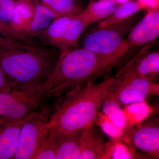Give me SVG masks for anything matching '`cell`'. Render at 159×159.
Returning <instances> with one entry per match:
<instances>
[{
    "label": "cell",
    "instance_id": "cell-1",
    "mask_svg": "<svg viewBox=\"0 0 159 159\" xmlns=\"http://www.w3.org/2000/svg\"><path fill=\"white\" fill-rule=\"evenodd\" d=\"M130 47L127 44L109 55L82 48L61 49L51 75L38 88L46 98L59 97L66 91L72 92L119 65Z\"/></svg>",
    "mask_w": 159,
    "mask_h": 159
},
{
    "label": "cell",
    "instance_id": "cell-2",
    "mask_svg": "<svg viewBox=\"0 0 159 159\" xmlns=\"http://www.w3.org/2000/svg\"><path fill=\"white\" fill-rule=\"evenodd\" d=\"M114 77L99 83L91 80L83 86L69 93L57 111L52 115L50 134L53 136L76 133L94 125L104 97Z\"/></svg>",
    "mask_w": 159,
    "mask_h": 159
},
{
    "label": "cell",
    "instance_id": "cell-3",
    "mask_svg": "<svg viewBox=\"0 0 159 159\" xmlns=\"http://www.w3.org/2000/svg\"><path fill=\"white\" fill-rule=\"evenodd\" d=\"M57 57L43 47L0 48V66L14 89L37 88L42 85L51 75Z\"/></svg>",
    "mask_w": 159,
    "mask_h": 159
},
{
    "label": "cell",
    "instance_id": "cell-4",
    "mask_svg": "<svg viewBox=\"0 0 159 159\" xmlns=\"http://www.w3.org/2000/svg\"><path fill=\"white\" fill-rule=\"evenodd\" d=\"M133 58L114 77L112 86L115 98L121 107L145 101L152 96H159V84L139 76Z\"/></svg>",
    "mask_w": 159,
    "mask_h": 159
},
{
    "label": "cell",
    "instance_id": "cell-5",
    "mask_svg": "<svg viewBox=\"0 0 159 159\" xmlns=\"http://www.w3.org/2000/svg\"><path fill=\"white\" fill-rule=\"evenodd\" d=\"M51 117L48 108L44 107L26 117L13 159H33L50 133L52 126Z\"/></svg>",
    "mask_w": 159,
    "mask_h": 159
},
{
    "label": "cell",
    "instance_id": "cell-6",
    "mask_svg": "<svg viewBox=\"0 0 159 159\" xmlns=\"http://www.w3.org/2000/svg\"><path fill=\"white\" fill-rule=\"evenodd\" d=\"M139 20V16L134 15L121 22L97 27L84 37L82 48L103 55L115 53L128 43L125 36Z\"/></svg>",
    "mask_w": 159,
    "mask_h": 159
},
{
    "label": "cell",
    "instance_id": "cell-7",
    "mask_svg": "<svg viewBox=\"0 0 159 159\" xmlns=\"http://www.w3.org/2000/svg\"><path fill=\"white\" fill-rule=\"evenodd\" d=\"M46 98L38 88L0 93V117L23 120L39 109Z\"/></svg>",
    "mask_w": 159,
    "mask_h": 159
},
{
    "label": "cell",
    "instance_id": "cell-8",
    "mask_svg": "<svg viewBox=\"0 0 159 159\" xmlns=\"http://www.w3.org/2000/svg\"><path fill=\"white\" fill-rule=\"evenodd\" d=\"M119 140L134 149L142 151L153 158H159L158 119L143 120L122 132Z\"/></svg>",
    "mask_w": 159,
    "mask_h": 159
},
{
    "label": "cell",
    "instance_id": "cell-9",
    "mask_svg": "<svg viewBox=\"0 0 159 159\" xmlns=\"http://www.w3.org/2000/svg\"><path fill=\"white\" fill-rule=\"evenodd\" d=\"M118 139L105 142L103 132L91 125L81 132L79 159H110Z\"/></svg>",
    "mask_w": 159,
    "mask_h": 159
},
{
    "label": "cell",
    "instance_id": "cell-10",
    "mask_svg": "<svg viewBox=\"0 0 159 159\" xmlns=\"http://www.w3.org/2000/svg\"><path fill=\"white\" fill-rule=\"evenodd\" d=\"M134 26L126 40L131 47H140L153 42L159 35V7L149 8Z\"/></svg>",
    "mask_w": 159,
    "mask_h": 159
},
{
    "label": "cell",
    "instance_id": "cell-11",
    "mask_svg": "<svg viewBox=\"0 0 159 159\" xmlns=\"http://www.w3.org/2000/svg\"><path fill=\"white\" fill-rule=\"evenodd\" d=\"M25 119L12 120L0 117V159H13Z\"/></svg>",
    "mask_w": 159,
    "mask_h": 159
},
{
    "label": "cell",
    "instance_id": "cell-12",
    "mask_svg": "<svg viewBox=\"0 0 159 159\" xmlns=\"http://www.w3.org/2000/svg\"><path fill=\"white\" fill-rule=\"evenodd\" d=\"M74 15H66L56 18L47 28L35 34L34 38L43 46L59 48L67 27Z\"/></svg>",
    "mask_w": 159,
    "mask_h": 159
},
{
    "label": "cell",
    "instance_id": "cell-13",
    "mask_svg": "<svg viewBox=\"0 0 159 159\" xmlns=\"http://www.w3.org/2000/svg\"><path fill=\"white\" fill-rule=\"evenodd\" d=\"M81 132L54 136L55 159H79Z\"/></svg>",
    "mask_w": 159,
    "mask_h": 159
},
{
    "label": "cell",
    "instance_id": "cell-14",
    "mask_svg": "<svg viewBox=\"0 0 159 159\" xmlns=\"http://www.w3.org/2000/svg\"><path fill=\"white\" fill-rule=\"evenodd\" d=\"M34 12V0H15L11 26L25 33L33 20Z\"/></svg>",
    "mask_w": 159,
    "mask_h": 159
},
{
    "label": "cell",
    "instance_id": "cell-15",
    "mask_svg": "<svg viewBox=\"0 0 159 159\" xmlns=\"http://www.w3.org/2000/svg\"><path fill=\"white\" fill-rule=\"evenodd\" d=\"M89 25L88 21L83 11L74 15L67 27L59 48H77L80 38Z\"/></svg>",
    "mask_w": 159,
    "mask_h": 159
},
{
    "label": "cell",
    "instance_id": "cell-16",
    "mask_svg": "<svg viewBox=\"0 0 159 159\" xmlns=\"http://www.w3.org/2000/svg\"><path fill=\"white\" fill-rule=\"evenodd\" d=\"M112 84L102 101L101 108L102 112L122 131L127 128V119L122 107L115 98Z\"/></svg>",
    "mask_w": 159,
    "mask_h": 159
},
{
    "label": "cell",
    "instance_id": "cell-17",
    "mask_svg": "<svg viewBox=\"0 0 159 159\" xmlns=\"http://www.w3.org/2000/svg\"><path fill=\"white\" fill-rule=\"evenodd\" d=\"M119 6L114 0H90L83 12L89 25L108 17Z\"/></svg>",
    "mask_w": 159,
    "mask_h": 159
},
{
    "label": "cell",
    "instance_id": "cell-18",
    "mask_svg": "<svg viewBox=\"0 0 159 159\" xmlns=\"http://www.w3.org/2000/svg\"><path fill=\"white\" fill-rule=\"evenodd\" d=\"M146 9L145 5L137 0L119 5L112 14L99 23L98 28H103L124 21L132 17L142 9Z\"/></svg>",
    "mask_w": 159,
    "mask_h": 159
},
{
    "label": "cell",
    "instance_id": "cell-19",
    "mask_svg": "<svg viewBox=\"0 0 159 159\" xmlns=\"http://www.w3.org/2000/svg\"><path fill=\"white\" fill-rule=\"evenodd\" d=\"M57 16L55 13L47 6L34 0V17L25 33L34 38L39 31L45 29Z\"/></svg>",
    "mask_w": 159,
    "mask_h": 159
},
{
    "label": "cell",
    "instance_id": "cell-20",
    "mask_svg": "<svg viewBox=\"0 0 159 159\" xmlns=\"http://www.w3.org/2000/svg\"><path fill=\"white\" fill-rule=\"evenodd\" d=\"M52 10L57 17L66 15H76L84 8L79 0H38Z\"/></svg>",
    "mask_w": 159,
    "mask_h": 159
},
{
    "label": "cell",
    "instance_id": "cell-21",
    "mask_svg": "<svg viewBox=\"0 0 159 159\" xmlns=\"http://www.w3.org/2000/svg\"><path fill=\"white\" fill-rule=\"evenodd\" d=\"M125 107L123 110L127 119V127L143 121L150 112V108L145 101L131 103Z\"/></svg>",
    "mask_w": 159,
    "mask_h": 159
},
{
    "label": "cell",
    "instance_id": "cell-22",
    "mask_svg": "<svg viewBox=\"0 0 159 159\" xmlns=\"http://www.w3.org/2000/svg\"><path fill=\"white\" fill-rule=\"evenodd\" d=\"M134 148L125 145L118 139L111 153L110 159H147Z\"/></svg>",
    "mask_w": 159,
    "mask_h": 159
},
{
    "label": "cell",
    "instance_id": "cell-23",
    "mask_svg": "<svg viewBox=\"0 0 159 159\" xmlns=\"http://www.w3.org/2000/svg\"><path fill=\"white\" fill-rule=\"evenodd\" d=\"M146 48L134 57L135 69L139 76L149 81H153L157 79L152 73L145 56Z\"/></svg>",
    "mask_w": 159,
    "mask_h": 159
},
{
    "label": "cell",
    "instance_id": "cell-24",
    "mask_svg": "<svg viewBox=\"0 0 159 159\" xmlns=\"http://www.w3.org/2000/svg\"><path fill=\"white\" fill-rule=\"evenodd\" d=\"M0 34L5 37L10 38L25 43L30 45H33L34 43V40L33 38L16 29L12 26L5 25L0 21Z\"/></svg>",
    "mask_w": 159,
    "mask_h": 159
},
{
    "label": "cell",
    "instance_id": "cell-25",
    "mask_svg": "<svg viewBox=\"0 0 159 159\" xmlns=\"http://www.w3.org/2000/svg\"><path fill=\"white\" fill-rule=\"evenodd\" d=\"M56 146L54 137L49 133L33 159H55Z\"/></svg>",
    "mask_w": 159,
    "mask_h": 159
},
{
    "label": "cell",
    "instance_id": "cell-26",
    "mask_svg": "<svg viewBox=\"0 0 159 159\" xmlns=\"http://www.w3.org/2000/svg\"><path fill=\"white\" fill-rule=\"evenodd\" d=\"M96 123L100 125L103 133L107 134L112 139H119L122 131L117 127L103 112H99Z\"/></svg>",
    "mask_w": 159,
    "mask_h": 159
},
{
    "label": "cell",
    "instance_id": "cell-27",
    "mask_svg": "<svg viewBox=\"0 0 159 159\" xmlns=\"http://www.w3.org/2000/svg\"><path fill=\"white\" fill-rule=\"evenodd\" d=\"M14 4L15 0H0V21L3 24L11 26Z\"/></svg>",
    "mask_w": 159,
    "mask_h": 159
},
{
    "label": "cell",
    "instance_id": "cell-28",
    "mask_svg": "<svg viewBox=\"0 0 159 159\" xmlns=\"http://www.w3.org/2000/svg\"><path fill=\"white\" fill-rule=\"evenodd\" d=\"M145 56L152 73L157 78L159 75V52H145Z\"/></svg>",
    "mask_w": 159,
    "mask_h": 159
},
{
    "label": "cell",
    "instance_id": "cell-29",
    "mask_svg": "<svg viewBox=\"0 0 159 159\" xmlns=\"http://www.w3.org/2000/svg\"><path fill=\"white\" fill-rule=\"evenodd\" d=\"M27 45H29L0 34V48L24 47Z\"/></svg>",
    "mask_w": 159,
    "mask_h": 159
},
{
    "label": "cell",
    "instance_id": "cell-30",
    "mask_svg": "<svg viewBox=\"0 0 159 159\" xmlns=\"http://www.w3.org/2000/svg\"><path fill=\"white\" fill-rule=\"evenodd\" d=\"M11 89L8 78L0 66V93H6Z\"/></svg>",
    "mask_w": 159,
    "mask_h": 159
},
{
    "label": "cell",
    "instance_id": "cell-31",
    "mask_svg": "<svg viewBox=\"0 0 159 159\" xmlns=\"http://www.w3.org/2000/svg\"><path fill=\"white\" fill-rule=\"evenodd\" d=\"M145 5L146 9L159 7V0H137Z\"/></svg>",
    "mask_w": 159,
    "mask_h": 159
},
{
    "label": "cell",
    "instance_id": "cell-32",
    "mask_svg": "<svg viewBox=\"0 0 159 159\" xmlns=\"http://www.w3.org/2000/svg\"><path fill=\"white\" fill-rule=\"evenodd\" d=\"M118 5H122V4H124L127 2H129L131 0H114Z\"/></svg>",
    "mask_w": 159,
    "mask_h": 159
}]
</instances>
